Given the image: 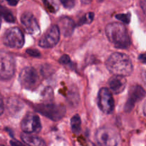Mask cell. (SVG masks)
Returning a JSON list of instances; mask_svg holds the SVG:
<instances>
[{
  "mask_svg": "<svg viewBox=\"0 0 146 146\" xmlns=\"http://www.w3.org/2000/svg\"><path fill=\"white\" fill-rule=\"evenodd\" d=\"M106 67L113 75L129 76L133 70L132 62L127 54L113 53L106 61Z\"/></svg>",
  "mask_w": 146,
  "mask_h": 146,
  "instance_id": "cell-1",
  "label": "cell"
},
{
  "mask_svg": "<svg viewBox=\"0 0 146 146\" xmlns=\"http://www.w3.org/2000/svg\"><path fill=\"white\" fill-rule=\"evenodd\" d=\"M108 40L116 48L125 49L131 45V39L125 26L119 22H112L106 27Z\"/></svg>",
  "mask_w": 146,
  "mask_h": 146,
  "instance_id": "cell-2",
  "label": "cell"
},
{
  "mask_svg": "<svg viewBox=\"0 0 146 146\" xmlns=\"http://www.w3.org/2000/svg\"><path fill=\"white\" fill-rule=\"evenodd\" d=\"M34 108L36 112L54 121L61 120L66 114L65 107L61 104L45 103L36 104Z\"/></svg>",
  "mask_w": 146,
  "mask_h": 146,
  "instance_id": "cell-3",
  "label": "cell"
},
{
  "mask_svg": "<svg viewBox=\"0 0 146 146\" xmlns=\"http://www.w3.org/2000/svg\"><path fill=\"white\" fill-rule=\"evenodd\" d=\"M96 140L99 146H117L119 136L112 127H102L97 130Z\"/></svg>",
  "mask_w": 146,
  "mask_h": 146,
  "instance_id": "cell-4",
  "label": "cell"
},
{
  "mask_svg": "<svg viewBox=\"0 0 146 146\" xmlns=\"http://www.w3.org/2000/svg\"><path fill=\"white\" fill-rule=\"evenodd\" d=\"M15 72L14 57L5 51H0V78L9 80Z\"/></svg>",
  "mask_w": 146,
  "mask_h": 146,
  "instance_id": "cell-5",
  "label": "cell"
},
{
  "mask_svg": "<svg viewBox=\"0 0 146 146\" xmlns=\"http://www.w3.org/2000/svg\"><path fill=\"white\" fill-rule=\"evenodd\" d=\"M3 42L10 48H21L24 44V34L18 27H11L4 34Z\"/></svg>",
  "mask_w": 146,
  "mask_h": 146,
  "instance_id": "cell-6",
  "label": "cell"
},
{
  "mask_svg": "<svg viewBox=\"0 0 146 146\" xmlns=\"http://www.w3.org/2000/svg\"><path fill=\"white\" fill-rule=\"evenodd\" d=\"M19 80L23 87L27 90H32L38 84L39 77L34 67H27L21 70Z\"/></svg>",
  "mask_w": 146,
  "mask_h": 146,
  "instance_id": "cell-7",
  "label": "cell"
},
{
  "mask_svg": "<svg viewBox=\"0 0 146 146\" xmlns=\"http://www.w3.org/2000/svg\"><path fill=\"white\" fill-rule=\"evenodd\" d=\"M97 103L103 113L111 114L114 109V100L112 92L106 87L101 88L98 92Z\"/></svg>",
  "mask_w": 146,
  "mask_h": 146,
  "instance_id": "cell-8",
  "label": "cell"
},
{
  "mask_svg": "<svg viewBox=\"0 0 146 146\" xmlns=\"http://www.w3.org/2000/svg\"><path fill=\"white\" fill-rule=\"evenodd\" d=\"M60 30L57 25H52L41 37L38 45L42 48H51L57 44L60 39Z\"/></svg>",
  "mask_w": 146,
  "mask_h": 146,
  "instance_id": "cell-9",
  "label": "cell"
},
{
  "mask_svg": "<svg viewBox=\"0 0 146 146\" xmlns=\"http://www.w3.org/2000/svg\"><path fill=\"white\" fill-rule=\"evenodd\" d=\"M21 127L24 133H38L41 130L39 117L34 113H29L25 115L21 123Z\"/></svg>",
  "mask_w": 146,
  "mask_h": 146,
  "instance_id": "cell-10",
  "label": "cell"
},
{
  "mask_svg": "<svg viewBox=\"0 0 146 146\" xmlns=\"http://www.w3.org/2000/svg\"><path fill=\"white\" fill-rule=\"evenodd\" d=\"M146 92L143 88L140 85H133L130 88L128 92V98L125 104V110L126 113H129L135 106V103L141 101L145 97Z\"/></svg>",
  "mask_w": 146,
  "mask_h": 146,
  "instance_id": "cell-11",
  "label": "cell"
},
{
  "mask_svg": "<svg viewBox=\"0 0 146 146\" xmlns=\"http://www.w3.org/2000/svg\"><path fill=\"white\" fill-rule=\"evenodd\" d=\"M21 22L24 29L31 35L36 37L40 33V27L35 17L30 12H24L21 17Z\"/></svg>",
  "mask_w": 146,
  "mask_h": 146,
  "instance_id": "cell-12",
  "label": "cell"
},
{
  "mask_svg": "<svg viewBox=\"0 0 146 146\" xmlns=\"http://www.w3.org/2000/svg\"><path fill=\"white\" fill-rule=\"evenodd\" d=\"M127 80L125 77L119 75H113L108 81V85L111 92L114 94H120L125 90Z\"/></svg>",
  "mask_w": 146,
  "mask_h": 146,
  "instance_id": "cell-13",
  "label": "cell"
},
{
  "mask_svg": "<svg viewBox=\"0 0 146 146\" xmlns=\"http://www.w3.org/2000/svg\"><path fill=\"white\" fill-rule=\"evenodd\" d=\"M58 28L60 32L65 37H69L74 33L75 29V22L72 19L68 17H61L58 20Z\"/></svg>",
  "mask_w": 146,
  "mask_h": 146,
  "instance_id": "cell-14",
  "label": "cell"
},
{
  "mask_svg": "<svg viewBox=\"0 0 146 146\" xmlns=\"http://www.w3.org/2000/svg\"><path fill=\"white\" fill-rule=\"evenodd\" d=\"M21 140L29 146H46L45 142L38 136L33 135L31 133H24L21 135Z\"/></svg>",
  "mask_w": 146,
  "mask_h": 146,
  "instance_id": "cell-15",
  "label": "cell"
},
{
  "mask_svg": "<svg viewBox=\"0 0 146 146\" xmlns=\"http://www.w3.org/2000/svg\"><path fill=\"white\" fill-rule=\"evenodd\" d=\"M0 17H2L7 22L13 23L15 21V18L11 11L1 4H0Z\"/></svg>",
  "mask_w": 146,
  "mask_h": 146,
  "instance_id": "cell-16",
  "label": "cell"
},
{
  "mask_svg": "<svg viewBox=\"0 0 146 146\" xmlns=\"http://www.w3.org/2000/svg\"><path fill=\"white\" fill-rule=\"evenodd\" d=\"M71 125L72 131L76 134H78L81 130V121L80 116L78 115H75L73 116L71 120Z\"/></svg>",
  "mask_w": 146,
  "mask_h": 146,
  "instance_id": "cell-17",
  "label": "cell"
},
{
  "mask_svg": "<svg viewBox=\"0 0 146 146\" xmlns=\"http://www.w3.org/2000/svg\"><path fill=\"white\" fill-rule=\"evenodd\" d=\"M9 110L11 113H17L22 108L21 102L16 98H10L8 103Z\"/></svg>",
  "mask_w": 146,
  "mask_h": 146,
  "instance_id": "cell-18",
  "label": "cell"
},
{
  "mask_svg": "<svg viewBox=\"0 0 146 146\" xmlns=\"http://www.w3.org/2000/svg\"><path fill=\"white\" fill-rule=\"evenodd\" d=\"M94 18V13L93 12H88L82 18L80 19L79 22H78V25H83V24H90L92 22Z\"/></svg>",
  "mask_w": 146,
  "mask_h": 146,
  "instance_id": "cell-19",
  "label": "cell"
},
{
  "mask_svg": "<svg viewBox=\"0 0 146 146\" xmlns=\"http://www.w3.org/2000/svg\"><path fill=\"white\" fill-rule=\"evenodd\" d=\"M117 19L123 21L125 24H129L131 21V14L127 13V14H119L115 16Z\"/></svg>",
  "mask_w": 146,
  "mask_h": 146,
  "instance_id": "cell-20",
  "label": "cell"
},
{
  "mask_svg": "<svg viewBox=\"0 0 146 146\" xmlns=\"http://www.w3.org/2000/svg\"><path fill=\"white\" fill-rule=\"evenodd\" d=\"M60 1L63 6L66 9L73 8L75 4V0H60Z\"/></svg>",
  "mask_w": 146,
  "mask_h": 146,
  "instance_id": "cell-21",
  "label": "cell"
},
{
  "mask_svg": "<svg viewBox=\"0 0 146 146\" xmlns=\"http://www.w3.org/2000/svg\"><path fill=\"white\" fill-rule=\"evenodd\" d=\"M59 62L63 64H68L71 62V59L67 54H64L59 59Z\"/></svg>",
  "mask_w": 146,
  "mask_h": 146,
  "instance_id": "cell-22",
  "label": "cell"
},
{
  "mask_svg": "<svg viewBox=\"0 0 146 146\" xmlns=\"http://www.w3.org/2000/svg\"><path fill=\"white\" fill-rule=\"evenodd\" d=\"M27 52L28 53L29 55L32 56V57H40V52L36 50H31V49H29V50H27Z\"/></svg>",
  "mask_w": 146,
  "mask_h": 146,
  "instance_id": "cell-23",
  "label": "cell"
},
{
  "mask_svg": "<svg viewBox=\"0 0 146 146\" xmlns=\"http://www.w3.org/2000/svg\"><path fill=\"white\" fill-rule=\"evenodd\" d=\"M43 1H44V5L46 6V9L48 11H51V12H54V11H55L54 8L53 7V6L51 5V4H50V3H48V0H43Z\"/></svg>",
  "mask_w": 146,
  "mask_h": 146,
  "instance_id": "cell-24",
  "label": "cell"
},
{
  "mask_svg": "<svg viewBox=\"0 0 146 146\" xmlns=\"http://www.w3.org/2000/svg\"><path fill=\"white\" fill-rule=\"evenodd\" d=\"M10 144L11 146H25L22 143L16 140H11L10 141Z\"/></svg>",
  "mask_w": 146,
  "mask_h": 146,
  "instance_id": "cell-25",
  "label": "cell"
},
{
  "mask_svg": "<svg viewBox=\"0 0 146 146\" xmlns=\"http://www.w3.org/2000/svg\"><path fill=\"white\" fill-rule=\"evenodd\" d=\"M4 109V101H3L2 96L0 94V115L3 113Z\"/></svg>",
  "mask_w": 146,
  "mask_h": 146,
  "instance_id": "cell-26",
  "label": "cell"
},
{
  "mask_svg": "<svg viewBox=\"0 0 146 146\" xmlns=\"http://www.w3.org/2000/svg\"><path fill=\"white\" fill-rule=\"evenodd\" d=\"M51 93H52V90H51V88H48V90H44V97H45V98H47V97H48V98H50V96L51 97H52V95H51Z\"/></svg>",
  "mask_w": 146,
  "mask_h": 146,
  "instance_id": "cell-27",
  "label": "cell"
},
{
  "mask_svg": "<svg viewBox=\"0 0 146 146\" xmlns=\"http://www.w3.org/2000/svg\"><path fill=\"white\" fill-rule=\"evenodd\" d=\"M139 60L141 62L144 63V64H146V54H140L139 56Z\"/></svg>",
  "mask_w": 146,
  "mask_h": 146,
  "instance_id": "cell-28",
  "label": "cell"
},
{
  "mask_svg": "<svg viewBox=\"0 0 146 146\" xmlns=\"http://www.w3.org/2000/svg\"><path fill=\"white\" fill-rule=\"evenodd\" d=\"M8 4L11 6H16L19 3V0H6Z\"/></svg>",
  "mask_w": 146,
  "mask_h": 146,
  "instance_id": "cell-29",
  "label": "cell"
},
{
  "mask_svg": "<svg viewBox=\"0 0 146 146\" xmlns=\"http://www.w3.org/2000/svg\"><path fill=\"white\" fill-rule=\"evenodd\" d=\"M141 8L143 10L144 13L146 14V0H141Z\"/></svg>",
  "mask_w": 146,
  "mask_h": 146,
  "instance_id": "cell-30",
  "label": "cell"
},
{
  "mask_svg": "<svg viewBox=\"0 0 146 146\" xmlns=\"http://www.w3.org/2000/svg\"><path fill=\"white\" fill-rule=\"evenodd\" d=\"M141 77H142V80L143 81L144 84L146 85V70L145 71H143L141 74Z\"/></svg>",
  "mask_w": 146,
  "mask_h": 146,
  "instance_id": "cell-31",
  "label": "cell"
},
{
  "mask_svg": "<svg viewBox=\"0 0 146 146\" xmlns=\"http://www.w3.org/2000/svg\"><path fill=\"white\" fill-rule=\"evenodd\" d=\"M81 1L84 4H88L92 1V0H81Z\"/></svg>",
  "mask_w": 146,
  "mask_h": 146,
  "instance_id": "cell-32",
  "label": "cell"
},
{
  "mask_svg": "<svg viewBox=\"0 0 146 146\" xmlns=\"http://www.w3.org/2000/svg\"><path fill=\"white\" fill-rule=\"evenodd\" d=\"M143 113L145 115V116H146V101L143 104Z\"/></svg>",
  "mask_w": 146,
  "mask_h": 146,
  "instance_id": "cell-33",
  "label": "cell"
},
{
  "mask_svg": "<svg viewBox=\"0 0 146 146\" xmlns=\"http://www.w3.org/2000/svg\"><path fill=\"white\" fill-rule=\"evenodd\" d=\"M0 27H1V19H0Z\"/></svg>",
  "mask_w": 146,
  "mask_h": 146,
  "instance_id": "cell-34",
  "label": "cell"
},
{
  "mask_svg": "<svg viewBox=\"0 0 146 146\" xmlns=\"http://www.w3.org/2000/svg\"><path fill=\"white\" fill-rule=\"evenodd\" d=\"M0 146H5V145H1V144H0Z\"/></svg>",
  "mask_w": 146,
  "mask_h": 146,
  "instance_id": "cell-35",
  "label": "cell"
}]
</instances>
